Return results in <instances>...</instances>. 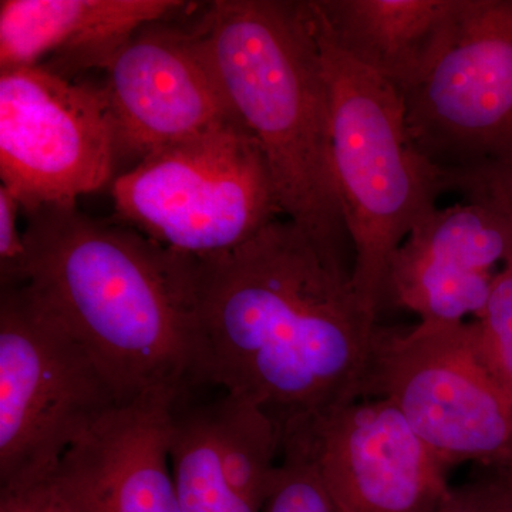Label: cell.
<instances>
[{
  "label": "cell",
  "mask_w": 512,
  "mask_h": 512,
  "mask_svg": "<svg viewBox=\"0 0 512 512\" xmlns=\"http://www.w3.org/2000/svg\"><path fill=\"white\" fill-rule=\"evenodd\" d=\"M352 274L286 218L194 259L208 386L264 410L281 433L365 396L380 325Z\"/></svg>",
  "instance_id": "cell-1"
},
{
  "label": "cell",
  "mask_w": 512,
  "mask_h": 512,
  "mask_svg": "<svg viewBox=\"0 0 512 512\" xmlns=\"http://www.w3.org/2000/svg\"><path fill=\"white\" fill-rule=\"evenodd\" d=\"M26 288L103 370L121 403L208 386L194 259L74 205L23 212Z\"/></svg>",
  "instance_id": "cell-2"
},
{
  "label": "cell",
  "mask_w": 512,
  "mask_h": 512,
  "mask_svg": "<svg viewBox=\"0 0 512 512\" xmlns=\"http://www.w3.org/2000/svg\"><path fill=\"white\" fill-rule=\"evenodd\" d=\"M194 30L232 110L264 153L286 220L353 265L329 87L305 2L218 0Z\"/></svg>",
  "instance_id": "cell-3"
},
{
  "label": "cell",
  "mask_w": 512,
  "mask_h": 512,
  "mask_svg": "<svg viewBox=\"0 0 512 512\" xmlns=\"http://www.w3.org/2000/svg\"><path fill=\"white\" fill-rule=\"evenodd\" d=\"M305 5L329 87L333 165L353 249V286L377 318L394 252L436 210L446 192L443 175L413 147L399 92L333 45Z\"/></svg>",
  "instance_id": "cell-4"
},
{
  "label": "cell",
  "mask_w": 512,
  "mask_h": 512,
  "mask_svg": "<svg viewBox=\"0 0 512 512\" xmlns=\"http://www.w3.org/2000/svg\"><path fill=\"white\" fill-rule=\"evenodd\" d=\"M111 197L128 227L194 259L285 218L264 153L239 119L138 161L114 178Z\"/></svg>",
  "instance_id": "cell-5"
},
{
  "label": "cell",
  "mask_w": 512,
  "mask_h": 512,
  "mask_svg": "<svg viewBox=\"0 0 512 512\" xmlns=\"http://www.w3.org/2000/svg\"><path fill=\"white\" fill-rule=\"evenodd\" d=\"M120 404L26 286L0 289V493L52 481L67 451Z\"/></svg>",
  "instance_id": "cell-6"
},
{
  "label": "cell",
  "mask_w": 512,
  "mask_h": 512,
  "mask_svg": "<svg viewBox=\"0 0 512 512\" xmlns=\"http://www.w3.org/2000/svg\"><path fill=\"white\" fill-rule=\"evenodd\" d=\"M363 397L390 400L447 470L512 457V393L476 320L380 326Z\"/></svg>",
  "instance_id": "cell-7"
},
{
  "label": "cell",
  "mask_w": 512,
  "mask_h": 512,
  "mask_svg": "<svg viewBox=\"0 0 512 512\" xmlns=\"http://www.w3.org/2000/svg\"><path fill=\"white\" fill-rule=\"evenodd\" d=\"M402 101L413 147L443 178L512 167V0H466L446 50Z\"/></svg>",
  "instance_id": "cell-8"
},
{
  "label": "cell",
  "mask_w": 512,
  "mask_h": 512,
  "mask_svg": "<svg viewBox=\"0 0 512 512\" xmlns=\"http://www.w3.org/2000/svg\"><path fill=\"white\" fill-rule=\"evenodd\" d=\"M119 160L104 87L45 66L0 70V177L23 212L76 204L113 183Z\"/></svg>",
  "instance_id": "cell-9"
},
{
  "label": "cell",
  "mask_w": 512,
  "mask_h": 512,
  "mask_svg": "<svg viewBox=\"0 0 512 512\" xmlns=\"http://www.w3.org/2000/svg\"><path fill=\"white\" fill-rule=\"evenodd\" d=\"M282 451L318 471L339 512H434L447 468L383 397H360L282 431Z\"/></svg>",
  "instance_id": "cell-10"
},
{
  "label": "cell",
  "mask_w": 512,
  "mask_h": 512,
  "mask_svg": "<svg viewBox=\"0 0 512 512\" xmlns=\"http://www.w3.org/2000/svg\"><path fill=\"white\" fill-rule=\"evenodd\" d=\"M167 20L138 29L103 67L120 158L137 163L239 119L194 28Z\"/></svg>",
  "instance_id": "cell-11"
},
{
  "label": "cell",
  "mask_w": 512,
  "mask_h": 512,
  "mask_svg": "<svg viewBox=\"0 0 512 512\" xmlns=\"http://www.w3.org/2000/svg\"><path fill=\"white\" fill-rule=\"evenodd\" d=\"M512 261V217L494 202L464 197L420 222L394 252L384 303L421 323L480 318L495 278Z\"/></svg>",
  "instance_id": "cell-12"
},
{
  "label": "cell",
  "mask_w": 512,
  "mask_h": 512,
  "mask_svg": "<svg viewBox=\"0 0 512 512\" xmlns=\"http://www.w3.org/2000/svg\"><path fill=\"white\" fill-rule=\"evenodd\" d=\"M178 400L120 404L67 451L53 481L72 512H181L170 461Z\"/></svg>",
  "instance_id": "cell-13"
},
{
  "label": "cell",
  "mask_w": 512,
  "mask_h": 512,
  "mask_svg": "<svg viewBox=\"0 0 512 512\" xmlns=\"http://www.w3.org/2000/svg\"><path fill=\"white\" fill-rule=\"evenodd\" d=\"M178 0H2L0 70L43 66L67 72L99 67L138 29L177 15Z\"/></svg>",
  "instance_id": "cell-14"
},
{
  "label": "cell",
  "mask_w": 512,
  "mask_h": 512,
  "mask_svg": "<svg viewBox=\"0 0 512 512\" xmlns=\"http://www.w3.org/2000/svg\"><path fill=\"white\" fill-rule=\"evenodd\" d=\"M466 0H309L316 22L345 55L400 96L446 50Z\"/></svg>",
  "instance_id": "cell-15"
},
{
  "label": "cell",
  "mask_w": 512,
  "mask_h": 512,
  "mask_svg": "<svg viewBox=\"0 0 512 512\" xmlns=\"http://www.w3.org/2000/svg\"><path fill=\"white\" fill-rule=\"evenodd\" d=\"M170 461L181 512H262L225 476L210 404H175Z\"/></svg>",
  "instance_id": "cell-16"
},
{
  "label": "cell",
  "mask_w": 512,
  "mask_h": 512,
  "mask_svg": "<svg viewBox=\"0 0 512 512\" xmlns=\"http://www.w3.org/2000/svg\"><path fill=\"white\" fill-rule=\"evenodd\" d=\"M262 512H339L315 467L295 451H282Z\"/></svg>",
  "instance_id": "cell-17"
},
{
  "label": "cell",
  "mask_w": 512,
  "mask_h": 512,
  "mask_svg": "<svg viewBox=\"0 0 512 512\" xmlns=\"http://www.w3.org/2000/svg\"><path fill=\"white\" fill-rule=\"evenodd\" d=\"M474 320L491 363L512 393V261L495 278L487 305Z\"/></svg>",
  "instance_id": "cell-18"
},
{
  "label": "cell",
  "mask_w": 512,
  "mask_h": 512,
  "mask_svg": "<svg viewBox=\"0 0 512 512\" xmlns=\"http://www.w3.org/2000/svg\"><path fill=\"white\" fill-rule=\"evenodd\" d=\"M20 211L15 195L0 185V289L28 284L29 256L25 232L19 228Z\"/></svg>",
  "instance_id": "cell-19"
},
{
  "label": "cell",
  "mask_w": 512,
  "mask_h": 512,
  "mask_svg": "<svg viewBox=\"0 0 512 512\" xmlns=\"http://www.w3.org/2000/svg\"><path fill=\"white\" fill-rule=\"evenodd\" d=\"M446 191L460 192L463 197H480L512 217V167L487 168L473 173L444 178Z\"/></svg>",
  "instance_id": "cell-20"
},
{
  "label": "cell",
  "mask_w": 512,
  "mask_h": 512,
  "mask_svg": "<svg viewBox=\"0 0 512 512\" xmlns=\"http://www.w3.org/2000/svg\"><path fill=\"white\" fill-rule=\"evenodd\" d=\"M434 512H511L503 495L487 478L451 488Z\"/></svg>",
  "instance_id": "cell-21"
},
{
  "label": "cell",
  "mask_w": 512,
  "mask_h": 512,
  "mask_svg": "<svg viewBox=\"0 0 512 512\" xmlns=\"http://www.w3.org/2000/svg\"><path fill=\"white\" fill-rule=\"evenodd\" d=\"M0 512H72L55 481L0 493Z\"/></svg>",
  "instance_id": "cell-22"
},
{
  "label": "cell",
  "mask_w": 512,
  "mask_h": 512,
  "mask_svg": "<svg viewBox=\"0 0 512 512\" xmlns=\"http://www.w3.org/2000/svg\"><path fill=\"white\" fill-rule=\"evenodd\" d=\"M487 480L493 483L498 493L503 495L505 503L512 512V457L497 466L485 468Z\"/></svg>",
  "instance_id": "cell-23"
}]
</instances>
